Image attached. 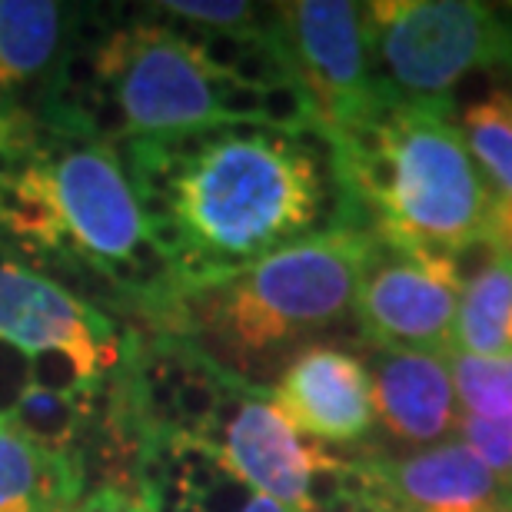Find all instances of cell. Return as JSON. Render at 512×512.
Masks as SVG:
<instances>
[{"label":"cell","mask_w":512,"mask_h":512,"mask_svg":"<svg viewBox=\"0 0 512 512\" xmlns=\"http://www.w3.org/2000/svg\"><path fill=\"white\" fill-rule=\"evenodd\" d=\"M64 127L114 147L220 127L310 130L280 50L170 24L150 4H84L57 110Z\"/></svg>","instance_id":"cell-1"},{"label":"cell","mask_w":512,"mask_h":512,"mask_svg":"<svg viewBox=\"0 0 512 512\" xmlns=\"http://www.w3.org/2000/svg\"><path fill=\"white\" fill-rule=\"evenodd\" d=\"M120 153L177 283L243 270L346 220L330 150L306 130L220 127Z\"/></svg>","instance_id":"cell-2"},{"label":"cell","mask_w":512,"mask_h":512,"mask_svg":"<svg viewBox=\"0 0 512 512\" xmlns=\"http://www.w3.org/2000/svg\"><path fill=\"white\" fill-rule=\"evenodd\" d=\"M0 256L137 326L177 286L120 147L64 127L0 130Z\"/></svg>","instance_id":"cell-3"},{"label":"cell","mask_w":512,"mask_h":512,"mask_svg":"<svg viewBox=\"0 0 512 512\" xmlns=\"http://www.w3.org/2000/svg\"><path fill=\"white\" fill-rule=\"evenodd\" d=\"M370 230L343 220L243 270L177 283L140 330L167 333L223 373L270 386L296 353L353 320Z\"/></svg>","instance_id":"cell-4"},{"label":"cell","mask_w":512,"mask_h":512,"mask_svg":"<svg viewBox=\"0 0 512 512\" xmlns=\"http://www.w3.org/2000/svg\"><path fill=\"white\" fill-rule=\"evenodd\" d=\"M127 413L133 433L200 449L233 479L290 512L336 506L346 456L296 433L266 386L223 373L167 333L140 330Z\"/></svg>","instance_id":"cell-5"},{"label":"cell","mask_w":512,"mask_h":512,"mask_svg":"<svg viewBox=\"0 0 512 512\" xmlns=\"http://www.w3.org/2000/svg\"><path fill=\"white\" fill-rule=\"evenodd\" d=\"M330 160L346 220L386 247L463 256L496 237L489 190L453 100H386Z\"/></svg>","instance_id":"cell-6"},{"label":"cell","mask_w":512,"mask_h":512,"mask_svg":"<svg viewBox=\"0 0 512 512\" xmlns=\"http://www.w3.org/2000/svg\"><path fill=\"white\" fill-rule=\"evenodd\" d=\"M0 360L24 380L114 413L140 360V326L0 256Z\"/></svg>","instance_id":"cell-7"},{"label":"cell","mask_w":512,"mask_h":512,"mask_svg":"<svg viewBox=\"0 0 512 512\" xmlns=\"http://www.w3.org/2000/svg\"><path fill=\"white\" fill-rule=\"evenodd\" d=\"M370 60L389 100H453L466 77L512 70V7L479 0H370Z\"/></svg>","instance_id":"cell-8"},{"label":"cell","mask_w":512,"mask_h":512,"mask_svg":"<svg viewBox=\"0 0 512 512\" xmlns=\"http://www.w3.org/2000/svg\"><path fill=\"white\" fill-rule=\"evenodd\" d=\"M276 50L300 94L310 130L326 147L366 124L386 104L363 34V4L290 0L273 4Z\"/></svg>","instance_id":"cell-9"},{"label":"cell","mask_w":512,"mask_h":512,"mask_svg":"<svg viewBox=\"0 0 512 512\" xmlns=\"http://www.w3.org/2000/svg\"><path fill=\"white\" fill-rule=\"evenodd\" d=\"M463 280L459 256L386 247L373 240L356 283V336L363 346L380 350L449 356Z\"/></svg>","instance_id":"cell-10"},{"label":"cell","mask_w":512,"mask_h":512,"mask_svg":"<svg viewBox=\"0 0 512 512\" xmlns=\"http://www.w3.org/2000/svg\"><path fill=\"white\" fill-rule=\"evenodd\" d=\"M333 512H512L503 486L459 439L389 453H346Z\"/></svg>","instance_id":"cell-11"},{"label":"cell","mask_w":512,"mask_h":512,"mask_svg":"<svg viewBox=\"0 0 512 512\" xmlns=\"http://www.w3.org/2000/svg\"><path fill=\"white\" fill-rule=\"evenodd\" d=\"M276 409L310 443L366 449L376 433L373 380L360 346L313 343L293 356L266 386Z\"/></svg>","instance_id":"cell-12"},{"label":"cell","mask_w":512,"mask_h":512,"mask_svg":"<svg viewBox=\"0 0 512 512\" xmlns=\"http://www.w3.org/2000/svg\"><path fill=\"white\" fill-rule=\"evenodd\" d=\"M84 4L0 0V130L47 127Z\"/></svg>","instance_id":"cell-13"},{"label":"cell","mask_w":512,"mask_h":512,"mask_svg":"<svg viewBox=\"0 0 512 512\" xmlns=\"http://www.w3.org/2000/svg\"><path fill=\"white\" fill-rule=\"evenodd\" d=\"M360 350L373 380L376 433L383 436L380 443L370 446L406 453V449L449 443L456 436L463 409H459L446 356L380 350V346L363 343Z\"/></svg>","instance_id":"cell-14"},{"label":"cell","mask_w":512,"mask_h":512,"mask_svg":"<svg viewBox=\"0 0 512 512\" xmlns=\"http://www.w3.org/2000/svg\"><path fill=\"white\" fill-rule=\"evenodd\" d=\"M133 486L157 512H290L253 493L200 449L157 433L137 436Z\"/></svg>","instance_id":"cell-15"},{"label":"cell","mask_w":512,"mask_h":512,"mask_svg":"<svg viewBox=\"0 0 512 512\" xmlns=\"http://www.w3.org/2000/svg\"><path fill=\"white\" fill-rule=\"evenodd\" d=\"M87 486L80 459L54 453L0 419V512H70Z\"/></svg>","instance_id":"cell-16"},{"label":"cell","mask_w":512,"mask_h":512,"mask_svg":"<svg viewBox=\"0 0 512 512\" xmlns=\"http://www.w3.org/2000/svg\"><path fill=\"white\" fill-rule=\"evenodd\" d=\"M483 263L463 280L453 350L466 356L512 353V250L496 237Z\"/></svg>","instance_id":"cell-17"},{"label":"cell","mask_w":512,"mask_h":512,"mask_svg":"<svg viewBox=\"0 0 512 512\" xmlns=\"http://www.w3.org/2000/svg\"><path fill=\"white\" fill-rule=\"evenodd\" d=\"M459 130L499 203H512V94L493 87L459 114Z\"/></svg>","instance_id":"cell-18"},{"label":"cell","mask_w":512,"mask_h":512,"mask_svg":"<svg viewBox=\"0 0 512 512\" xmlns=\"http://www.w3.org/2000/svg\"><path fill=\"white\" fill-rule=\"evenodd\" d=\"M170 24L197 34L237 40V44H266L273 40V4H243V0H160L150 4Z\"/></svg>","instance_id":"cell-19"},{"label":"cell","mask_w":512,"mask_h":512,"mask_svg":"<svg viewBox=\"0 0 512 512\" xmlns=\"http://www.w3.org/2000/svg\"><path fill=\"white\" fill-rule=\"evenodd\" d=\"M446 363L463 413L512 416V353L466 356L453 350Z\"/></svg>","instance_id":"cell-20"},{"label":"cell","mask_w":512,"mask_h":512,"mask_svg":"<svg viewBox=\"0 0 512 512\" xmlns=\"http://www.w3.org/2000/svg\"><path fill=\"white\" fill-rule=\"evenodd\" d=\"M456 439L512 489V416H459Z\"/></svg>","instance_id":"cell-21"},{"label":"cell","mask_w":512,"mask_h":512,"mask_svg":"<svg viewBox=\"0 0 512 512\" xmlns=\"http://www.w3.org/2000/svg\"><path fill=\"white\" fill-rule=\"evenodd\" d=\"M70 512H157L137 486H114V483H97L87 486L84 499Z\"/></svg>","instance_id":"cell-22"},{"label":"cell","mask_w":512,"mask_h":512,"mask_svg":"<svg viewBox=\"0 0 512 512\" xmlns=\"http://www.w3.org/2000/svg\"><path fill=\"white\" fill-rule=\"evenodd\" d=\"M496 240L512 250V203H499L496 207Z\"/></svg>","instance_id":"cell-23"},{"label":"cell","mask_w":512,"mask_h":512,"mask_svg":"<svg viewBox=\"0 0 512 512\" xmlns=\"http://www.w3.org/2000/svg\"><path fill=\"white\" fill-rule=\"evenodd\" d=\"M509 7H512V4H509Z\"/></svg>","instance_id":"cell-24"}]
</instances>
